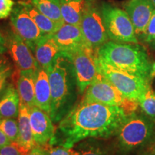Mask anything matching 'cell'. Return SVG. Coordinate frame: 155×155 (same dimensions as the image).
Instances as JSON below:
<instances>
[{"instance_id":"484cf974","label":"cell","mask_w":155,"mask_h":155,"mask_svg":"<svg viewBox=\"0 0 155 155\" xmlns=\"http://www.w3.org/2000/svg\"><path fill=\"white\" fill-rule=\"evenodd\" d=\"M139 38L150 48L155 49V9L144 32Z\"/></svg>"},{"instance_id":"52a82bcc","label":"cell","mask_w":155,"mask_h":155,"mask_svg":"<svg viewBox=\"0 0 155 155\" xmlns=\"http://www.w3.org/2000/svg\"><path fill=\"white\" fill-rule=\"evenodd\" d=\"M80 28L88 47L96 53L103 45L109 41L101 9L96 0H86Z\"/></svg>"},{"instance_id":"f1b7e54d","label":"cell","mask_w":155,"mask_h":155,"mask_svg":"<svg viewBox=\"0 0 155 155\" xmlns=\"http://www.w3.org/2000/svg\"><path fill=\"white\" fill-rule=\"evenodd\" d=\"M0 155H27V154L17 142H12L0 148Z\"/></svg>"},{"instance_id":"cb8c5ba5","label":"cell","mask_w":155,"mask_h":155,"mask_svg":"<svg viewBox=\"0 0 155 155\" xmlns=\"http://www.w3.org/2000/svg\"><path fill=\"white\" fill-rule=\"evenodd\" d=\"M139 104L144 115L155 122V92L150 83L147 85L146 91L139 100Z\"/></svg>"},{"instance_id":"4dcf8cb0","label":"cell","mask_w":155,"mask_h":155,"mask_svg":"<svg viewBox=\"0 0 155 155\" xmlns=\"http://www.w3.org/2000/svg\"><path fill=\"white\" fill-rule=\"evenodd\" d=\"M12 66L11 62L7 57L4 55H0V75L2 74L8 68Z\"/></svg>"},{"instance_id":"5b68a950","label":"cell","mask_w":155,"mask_h":155,"mask_svg":"<svg viewBox=\"0 0 155 155\" xmlns=\"http://www.w3.org/2000/svg\"><path fill=\"white\" fill-rule=\"evenodd\" d=\"M83 98L106 105L119 106L130 114L136 112L139 106L137 101L124 96L100 73L85 91Z\"/></svg>"},{"instance_id":"8d00e7d4","label":"cell","mask_w":155,"mask_h":155,"mask_svg":"<svg viewBox=\"0 0 155 155\" xmlns=\"http://www.w3.org/2000/svg\"><path fill=\"white\" fill-rule=\"evenodd\" d=\"M151 1L152 2L153 5H154V7H155V0H151Z\"/></svg>"},{"instance_id":"603a6c76","label":"cell","mask_w":155,"mask_h":155,"mask_svg":"<svg viewBox=\"0 0 155 155\" xmlns=\"http://www.w3.org/2000/svg\"><path fill=\"white\" fill-rule=\"evenodd\" d=\"M42 14L59 24H64L61 15L60 0H26Z\"/></svg>"},{"instance_id":"d590c367","label":"cell","mask_w":155,"mask_h":155,"mask_svg":"<svg viewBox=\"0 0 155 155\" xmlns=\"http://www.w3.org/2000/svg\"><path fill=\"white\" fill-rule=\"evenodd\" d=\"M155 78V63L152 65V70L150 73V79Z\"/></svg>"},{"instance_id":"7402d4cb","label":"cell","mask_w":155,"mask_h":155,"mask_svg":"<svg viewBox=\"0 0 155 155\" xmlns=\"http://www.w3.org/2000/svg\"><path fill=\"white\" fill-rule=\"evenodd\" d=\"M73 155H110L109 150L96 138L82 140L71 148Z\"/></svg>"},{"instance_id":"9c48e42d","label":"cell","mask_w":155,"mask_h":155,"mask_svg":"<svg viewBox=\"0 0 155 155\" xmlns=\"http://www.w3.org/2000/svg\"><path fill=\"white\" fill-rule=\"evenodd\" d=\"M61 54L72 63L79 94H83L99 73L97 53L90 48H82Z\"/></svg>"},{"instance_id":"30bf717a","label":"cell","mask_w":155,"mask_h":155,"mask_svg":"<svg viewBox=\"0 0 155 155\" xmlns=\"http://www.w3.org/2000/svg\"><path fill=\"white\" fill-rule=\"evenodd\" d=\"M9 17L12 29L26 42L33 53L36 45L45 35L40 31L19 1L15 4Z\"/></svg>"},{"instance_id":"1f68e13d","label":"cell","mask_w":155,"mask_h":155,"mask_svg":"<svg viewBox=\"0 0 155 155\" xmlns=\"http://www.w3.org/2000/svg\"><path fill=\"white\" fill-rule=\"evenodd\" d=\"M7 52V40L5 35L0 32V55H3Z\"/></svg>"},{"instance_id":"8fae6325","label":"cell","mask_w":155,"mask_h":155,"mask_svg":"<svg viewBox=\"0 0 155 155\" xmlns=\"http://www.w3.org/2000/svg\"><path fill=\"white\" fill-rule=\"evenodd\" d=\"M7 52L19 71L36 72L39 65L30 47L13 31L8 30L5 35Z\"/></svg>"},{"instance_id":"4fadbf2b","label":"cell","mask_w":155,"mask_h":155,"mask_svg":"<svg viewBox=\"0 0 155 155\" xmlns=\"http://www.w3.org/2000/svg\"><path fill=\"white\" fill-rule=\"evenodd\" d=\"M154 7L151 0H129L125 4L124 9L132 22L137 38L144 32Z\"/></svg>"},{"instance_id":"ffe728a7","label":"cell","mask_w":155,"mask_h":155,"mask_svg":"<svg viewBox=\"0 0 155 155\" xmlns=\"http://www.w3.org/2000/svg\"><path fill=\"white\" fill-rule=\"evenodd\" d=\"M27 12L28 13L31 18L34 20L37 26L40 31L45 35H52L58 30V29L62 25L55 22L53 19H50L46 15L42 14L35 7H34L30 2L28 1H19Z\"/></svg>"},{"instance_id":"83f0119b","label":"cell","mask_w":155,"mask_h":155,"mask_svg":"<svg viewBox=\"0 0 155 155\" xmlns=\"http://www.w3.org/2000/svg\"><path fill=\"white\" fill-rule=\"evenodd\" d=\"M15 4L13 0H0V20L10 17Z\"/></svg>"},{"instance_id":"836d02e7","label":"cell","mask_w":155,"mask_h":155,"mask_svg":"<svg viewBox=\"0 0 155 155\" xmlns=\"http://www.w3.org/2000/svg\"><path fill=\"white\" fill-rule=\"evenodd\" d=\"M12 141L8 139V137L5 134L2 130L0 129V148L11 144Z\"/></svg>"},{"instance_id":"7a4b0ae2","label":"cell","mask_w":155,"mask_h":155,"mask_svg":"<svg viewBox=\"0 0 155 155\" xmlns=\"http://www.w3.org/2000/svg\"><path fill=\"white\" fill-rule=\"evenodd\" d=\"M51 90L50 116L52 121H60L76 104L78 88L72 63L66 56L60 54L48 69Z\"/></svg>"},{"instance_id":"9a60e30c","label":"cell","mask_w":155,"mask_h":155,"mask_svg":"<svg viewBox=\"0 0 155 155\" xmlns=\"http://www.w3.org/2000/svg\"><path fill=\"white\" fill-rule=\"evenodd\" d=\"M17 120H18L19 134L16 142L20 147V148L28 154L34 147L38 145L34 140L32 129H31L30 108L22 101L19 103Z\"/></svg>"},{"instance_id":"ac0fdd59","label":"cell","mask_w":155,"mask_h":155,"mask_svg":"<svg viewBox=\"0 0 155 155\" xmlns=\"http://www.w3.org/2000/svg\"><path fill=\"white\" fill-rule=\"evenodd\" d=\"M35 73L33 71H19L17 81V89L20 101L30 108L36 106L35 98Z\"/></svg>"},{"instance_id":"ba28073f","label":"cell","mask_w":155,"mask_h":155,"mask_svg":"<svg viewBox=\"0 0 155 155\" xmlns=\"http://www.w3.org/2000/svg\"><path fill=\"white\" fill-rule=\"evenodd\" d=\"M98 72L129 99L139 103L144 94L150 80L124 72L100 61L98 59Z\"/></svg>"},{"instance_id":"8992f818","label":"cell","mask_w":155,"mask_h":155,"mask_svg":"<svg viewBox=\"0 0 155 155\" xmlns=\"http://www.w3.org/2000/svg\"><path fill=\"white\" fill-rule=\"evenodd\" d=\"M101 9L109 40L121 43H138L132 22L125 10L108 3H103Z\"/></svg>"},{"instance_id":"d4e9b609","label":"cell","mask_w":155,"mask_h":155,"mask_svg":"<svg viewBox=\"0 0 155 155\" xmlns=\"http://www.w3.org/2000/svg\"><path fill=\"white\" fill-rule=\"evenodd\" d=\"M0 129L12 142H16L18 138V120L9 118L0 119Z\"/></svg>"},{"instance_id":"44dd1931","label":"cell","mask_w":155,"mask_h":155,"mask_svg":"<svg viewBox=\"0 0 155 155\" xmlns=\"http://www.w3.org/2000/svg\"><path fill=\"white\" fill-rule=\"evenodd\" d=\"M60 4L64 23L80 26L86 0H60Z\"/></svg>"},{"instance_id":"e0dca14e","label":"cell","mask_w":155,"mask_h":155,"mask_svg":"<svg viewBox=\"0 0 155 155\" xmlns=\"http://www.w3.org/2000/svg\"><path fill=\"white\" fill-rule=\"evenodd\" d=\"M61 53V50L52 35L44 36L36 45L33 51L38 65L47 71Z\"/></svg>"},{"instance_id":"e575fe53","label":"cell","mask_w":155,"mask_h":155,"mask_svg":"<svg viewBox=\"0 0 155 155\" xmlns=\"http://www.w3.org/2000/svg\"><path fill=\"white\" fill-rule=\"evenodd\" d=\"M141 155H155V141L150 146L147 147Z\"/></svg>"},{"instance_id":"d6a6232c","label":"cell","mask_w":155,"mask_h":155,"mask_svg":"<svg viewBox=\"0 0 155 155\" xmlns=\"http://www.w3.org/2000/svg\"><path fill=\"white\" fill-rule=\"evenodd\" d=\"M27 155H48V154L42 147L36 146Z\"/></svg>"},{"instance_id":"5bb4252c","label":"cell","mask_w":155,"mask_h":155,"mask_svg":"<svg viewBox=\"0 0 155 155\" xmlns=\"http://www.w3.org/2000/svg\"><path fill=\"white\" fill-rule=\"evenodd\" d=\"M52 35L61 53H68L82 48H89L78 25L64 23Z\"/></svg>"},{"instance_id":"277c9868","label":"cell","mask_w":155,"mask_h":155,"mask_svg":"<svg viewBox=\"0 0 155 155\" xmlns=\"http://www.w3.org/2000/svg\"><path fill=\"white\" fill-rule=\"evenodd\" d=\"M116 136L120 150L124 153L147 147L155 141V122L144 114L134 112Z\"/></svg>"},{"instance_id":"6da1fadb","label":"cell","mask_w":155,"mask_h":155,"mask_svg":"<svg viewBox=\"0 0 155 155\" xmlns=\"http://www.w3.org/2000/svg\"><path fill=\"white\" fill-rule=\"evenodd\" d=\"M130 115L119 106L83 98L60 121L48 144L70 149L86 139H108L117 135Z\"/></svg>"},{"instance_id":"7c38bea8","label":"cell","mask_w":155,"mask_h":155,"mask_svg":"<svg viewBox=\"0 0 155 155\" xmlns=\"http://www.w3.org/2000/svg\"><path fill=\"white\" fill-rule=\"evenodd\" d=\"M30 119L32 135L36 144L44 147L55 134V127L48 114L38 106L30 108Z\"/></svg>"},{"instance_id":"4316f807","label":"cell","mask_w":155,"mask_h":155,"mask_svg":"<svg viewBox=\"0 0 155 155\" xmlns=\"http://www.w3.org/2000/svg\"><path fill=\"white\" fill-rule=\"evenodd\" d=\"M42 147L47 152L48 155H73L71 148L68 149L63 146L48 144Z\"/></svg>"},{"instance_id":"d6986e66","label":"cell","mask_w":155,"mask_h":155,"mask_svg":"<svg viewBox=\"0 0 155 155\" xmlns=\"http://www.w3.org/2000/svg\"><path fill=\"white\" fill-rule=\"evenodd\" d=\"M19 98L17 88L9 83L0 98V119H17L19 114Z\"/></svg>"},{"instance_id":"f546056e","label":"cell","mask_w":155,"mask_h":155,"mask_svg":"<svg viewBox=\"0 0 155 155\" xmlns=\"http://www.w3.org/2000/svg\"><path fill=\"white\" fill-rule=\"evenodd\" d=\"M13 73L12 65L8 68L2 74L0 75V98L4 94V91L9 84V79L10 78Z\"/></svg>"},{"instance_id":"3957f363","label":"cell","mask_w":155,"mask_h":155,"mask_svg":"<svg viewBox=\"0 0 155 155\" xmlns=\"http://www.w3.org/2000/svg\"><path fill=\"white\" fill-rule=\"evenodd\" d=\"M98 59L129 74L150 80L152 65L145 48L138 43L109 40L97 51Z\"/></svg>"},{"instance_id":"2e32d148","label":"cell","mask_w":155,"mask_h":155,"mask_svg":"<svg viewBox=\"0 0 155 155\" xmlns=\"http://www.w3.org/2000/svg\"><path fill=\"white\" fill-rule=\"evenodd\" d=\"M35 98L36 106L50 115L51 90L49 77L47 70L40 67V65L35 73Z\"/></svg>"}]
</instances>
